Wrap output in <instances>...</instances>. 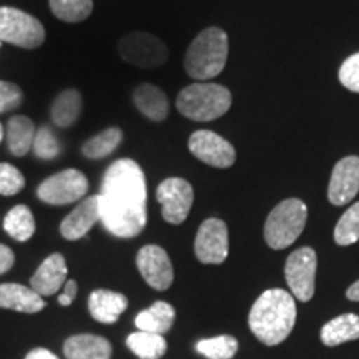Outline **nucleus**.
I'll return each instance as SVG.
<instances>
[{
	"label": "nucleus",
	"mask_w": 359,
	"mask_h": 359,
	"mask_svg": "<svg viewBox=\"0 0 359 359\" xmlns=\"http://www.w3.org/2000/svg\"><path fill=\"white\" fill-rule=\"evenodd\" d=\"M137 268L147 285L156 291L168 290L175 280L173 264L161 246H143L137 255Z\"/></svg>",
	"instance_id": "obj_13"
},
{
	"label": "nucleus",
	"mask_w": 359,
	"mask_h": 359,
	"mask_svg": "<svg viewBox=\"0 0 359 359\" xmlns=\"http://www.w3.org/2000/svg\"><path fill=\"white\" fill-rule=\"evenodd\" d=\"M175 323V308L167 302H156L135 318V326L140 331L163 336L172 330Z\"/></svg>",
	"instance_id": "obj_22"
},
{
	"label": "nucleus",
	"mask_w": 359,
	"mask_h": 359,
	"mask_svg": "<svg viewBox=\"0 0 359 359\" xmlns=\"http://www.w3.org/2000/svg\"><path fill=\"white\" fill-rule=\"evenodd\" d=\"M359 191V156H346L339 160L331 173L327 187V200L336 206L351 201Z\"/></svg>",
	"instance_id": "obj_14"
},
{
	"label": "nucleus",
	"mask_w": 359,
	"mask_h": 359,
	"mask_svg": "<svg viewBox=\"0 0 359 359\" xmlns=\"http://www.w3.org/2000/svg\"><path fill=\"white\" fill-rule=\"evenodd\" d=\"M196 351L206 359H231L238 351V341L230 334L201 339L196 343Z\"/></svg>",
	"instance_id": "obj_29"
},
{
	"label": "nucleus",
	"mask_w": 359,
	"mask_h": 359,
	"mask_svg": "<svg viewBox=\"0 0 359 359\" xmlns=\"http://www.w3.org/2000/svg\"><path fill=\"white\" fill-rule=\"evenodd\" d=\"M0 308L20 313H39L45 308V302L37 291L17 283L0 285Z\"/></svg>",
	"instance_id": "obj_19"
},
{
	"label": "nucleus",
	"mask_w": 359,
	"mask_h": 359,
	"mask_svg": "<svg viewBox=\"0 0 359 359\" xmlns=\"http://www.w3.org/2000/svg\"><path fill=\"white\" fill-rule=\"evenodd\" d=\"M127 346L140 359H160L167 353V341L161 334L137 331L127 338Z\"/></svg>",
	"instance_id": "obj_27"
},
{
	"label": "nucleus",
	"mask_w": 359,
	"mask_h": 359,
	"mask_svg": "<svg viewBox=\"0 0 359 359\" xmlns=\"http://www.w3.org/2000/svg\"><path fill=\"white\" fill-rule=\"evenodd\" d=\"M82 111V95L79 90L67 88L60 92L52 105V122L60 128H69L79 120Z\"/></svg>",
	"instance_id": "obj_24"
},
{
	"label": "nucleus",
	"mask_w": 359,
	"mask_h": 359,
	"mask_svg": "<svg viewBox=\"0 0 359 359\" xmlns=\"http://www.w3.org/2000/svg\"><path fill=\"white\" fill-rule=\"evenodd\" d=\"M2 138H4V127L2 123H0V142H2Z\"/></svg>",
	"instance_id": "obj_39"
},
{
	"label": "nucleus",
	"mask_w": 359,
	"mask_h": 359,
	"mask_svg": "<svg viewBox=\"0 0 359 359\" xmlns=\"http://www.w3.org/2000/svg\"><path fill=\"white\" fill-rule=\"evenodd\" d=\"M123 140V133L118 127H110L103 130L95 137L83 143L82 154L88 160H102L114 154Z\"/></svg>",
	"instance_id": "obj_25"
},
{
	"label": "nucleus",
	"mask_w": 359,
	"mask_h": 359,
	"mask_svg": "<svg viewBox=\"0 0 359 359\" xmlns=\"http://www.w3.org/2000/svg\"><path fill=\"white\" fill-rule=\"evenodd\" d=\"M13 263H15V255L8 246L0 243V275L7 273L8 269H12Z\"/></svg>",
	"instance_id": "obj_36"
},
{
	"label": "nucleus",
	"mask_w": 359,
	"mask_h": 359,
	"mask_svg": "<svg viewBox=\"0 0 359 359\" xmlns=\"http://www.w3.org/2000/svg\"><path fill=\"white\" fill-rule=\"evenodd\" d=\"M191 155L215 168H230L236 160L235 147L218 133L210 130H198L188 140Z\"/></svg>",
	"instance_id": "obj_11"
},
{
	"label": "nucleus",
	"mask_w": 359,
	"mask_h": 359,
	"mask_svg": "<svg viewBox=\"0 0 359 359\" xmlns=\"http://www.w3.org/2000/svg\"><path fill=\"white\" fill-rule=\"evenodd\" d=\"M334 241L339 246H349L359 241V201L339 218L334 228Z\"/></svg>",
	"instance_id": "obj_30"
},
{
	"label": "nucleus",
	"mask_w": 359,
	"mask_h": 359,
	"mask_svg": "<svg viewBox=\"0 0 359 359\" xmlns=\"http://www.w3.org/2000/svg\"><path fill=\"white\" fill-rule=\"evenodd\" d=\"M48 4L53 15L69 24L83 22L93 11V0H48Z\"/></svg>",
	"instance_id": "obj_28"
},
{
	"label": "nucleus",
	"mask_w": 359,
	"mask_h": 359,
	"mask_svg": "<svg viewBox=\"0 0 359 359\" xmlns=\"http://www.w3.org/2000/svg\"><path fill=\"white\" fill-rule=\"evenodd\" d=\"M147 180L135 160L120 158L103 173L100 222L116 238H135L147 226Z\"/></svg>",
	"instance_id": "obj_1"
},
{
	"label": "nucleus",
	"mask_w": 359,
	"mask_h": 359,
	"mask_svg": "<svg viewBox=\"0 0 359 359\" xmlns=\"http://www.w3.org/2000/svg\"><path fill=\"white\" fill-rule=\"evenodd\" d=\"M296 323V303L288 291L275 288L259 296L251 306L248 325L266 346H276L288 338Z\"/></svg>",
	"instance_id": "obj_2"
},
{
	"label": "nucleus",
	"mask_w": 359,
	"mask_h": 359,
	"mask_svg": "<svg viewBox=\"0 0 359 359\" xmlns=\"http://www.w3.org/2000/svg\"><path fill=\"white\" fill-rule=\"evenodd\" d=\"M318 258L316 251L309 246L293 251L286 259L285 276L293 296L299 302L306 303L314 294Z\"/></svg>",
	"instance_id": "obj_9"
},
{
	"label": "nucleus",
	"mask_w": 359,
	"mask_h": 359,
	"mask_svg": "<svg viewBox=\"0 0 359 359\" xmlns=\"http://www.w3.org/2000/svg\"><path fill=\"white\" fill-rule=\"evenodd\" d=\"M346 296L348 299H351V302H359V281L353 283V285L349 286L346 291Z\"/></svg>",
	"instance_id": "obj_38"
},
{
	"label": "nucleus",
	"mask_w": 359,
	"mask_h": 359,
	"mask_svg": "<svg viewBox=\"0 0 359 359\" xmlns=\"http://www.w3.org/2000/svg\"><path fill=\"white\" fill-rule=\"evenodd\" d=\"M25 178L11 163H0V195L13 196L24 190Z\"/></svg>",
	"instance_id": "obj_32"
},
{
	"label": "nucleus",
	"mask_w": 359,
	"mask_h": 359,
	"mask_svg": "<svg viewBox=\"0 0 359 359\" xmlns=\"http://www.w3.org/2000/svg\"><path fill=\"white\" fill-rule=\"evenodd\" d=\"M308 208L302 200L288 198L278 203L264 223V241L269 248L285 250L298 240L306 226Z\"/></svg>",
	"instance_id": "obj_5"
},
{
	"label": "nucleus",
	"mask_w": 359,
	"mask_h": 359,
	"mask_svg": "<svg viewBox=\"0 0 359 359\" xmlns=\"http://www.w3.org/2000/svg\"><path fill=\"white\" fill-rule=\"evenodd\" d=\"M127 306V296L109 290H95L88 298L90 314L103 325H114Z\"/></svg>",
	"instance_id": "obj_17"
},
{
	"label": "nucleus",
	"mask_w": 359,
	"mask_h": 359,
	"mask_svg": "<svg viewBox=\"0 0 359 359\" xmlns=\"http://www.w3.org/2000/svg\"><path fill=\"white\" fill-rule=\"evenodd\" d=\"M193 187L183 178H167L156 188V200L161 205V217L170 224H182L190 215Z\"/></svg>",
	"instance_id": "obj_10"
},
{
	"label": "nucleus",
	"mask_w": 359,
	"mask_h": 359,
	"mask_svg": "<svg viewBox=\"0 0 359 359\" xmlns=\"http://www.w3.org/2000/svg\"><path fill=\"white\" fill-rule=\"evenodd\" d=\"M133 103L142 115L154 122H163L167 120L170 111L168 97L160 87L151 83H142L133 90Z\"/></svg>",
	"instance_id": "obj_18"
},
{
	"label": "nucleus",
	"mask_w": 359,
	"mask_h": 359,
	"mask_svg": "<svg viewBox=\"0 0 359 359\" xmlns=\"http://www.w3.org/2000/svg\"><path fill=\"white\" fill-rule=\"evenodd\" d=\"M35 125L29 116L15 115L7 122V148L13 156H25L32 150L35 138Z\"/></svg>",
	"instance_id": "obj_21"
},
{
	"label": "nucleus",
	"mask_w": 359,
	"mask_h": 359,
	"mask_svg": "<svg viewBox=\"0 0 359 359\" xmlns=\"http://www.w3.org/2000/svg\"><path fill=\"white\" fill-rule=\"evenodd\" d=\"M42 22L15 7H0V42L34 50L45 42Z\"/></svg>",
	"instance_id": "obj_6"
},
{
	"label": "nucleus",
	"mask_w": 359,
	"mask_h": 359,
	"mask_svg": "<svg viewBox=\"0 0 359 359\" xmlns=\"http://www.w3.org/2000/svg\"><path fill=\"white\" fill-rule=\"evenodd\" d=\"M77 283L74 280H67L64 285V293L58 296V303H60L62 306H70V304L74 303L75 296H77Z\"/></svg>",
	"instance_id": "obj_35"
},
{
	"label": "nucleus",
	"mask_w": 359,
	"mask_h": 359,
	"mask_svg": "<svg viewBox=\"0 0 359 359\" xmlns=\"http://www.w3.org/2000/svg\"><path fill=\"white\" fill-rule=\"evenodd\" d=\"M359 339V316L348 313L341 314L330 323H326L321 330V341L326 346H339L346 341Z\"/></svg>",
	"instance_id": "obj_23"
},
{
	"label": "nucleus",
	"mask_w": 359,
	"mask_h": 359,
	"mask_svg": "<svg viewBox=\"0 0 359 359\" xmlns=\"http://www.w3.org/2000/svg\"><path fill=\"white\" fill-rule=\"evenodd\" d=\"M32 150L40 160H53L60 154V143H58L55 133L48 127H40L35 132Z\"/></svg>",
	"instance_id": "obj_31"
},
{
	"label": "nucleus",
	"mask_w": 359,
	"mask_h": 359,
	"mask_svg": "<svg viewBox=\"0 0 359 359\" xmlns=\"http://www.w3.org/2000/svg\"><path fill=\"white\" fill-rule=\"evenodd\" d=\"M4 230L17 241H29L35 233V218L29 206H13L4 218Z\"/></svg>",
	"instance_id": "obj_26"
},
{
	"label": "nucleus",
	"mask_w": 359,
	"mask_h": 359,
	"mask_svg": "<svg viewBox=\"0 0 359 359\" xmlns=\"http://www.w3.org/2000/svg\"><path fill=\"white\" fill-rule=\"evenodd\" d=\"M339 82L351 92L359 93V52L343 62L339 69Z\"/></svg>",
	"instance_id": "obj_34"
},
{
	"label": "nucleus",
	"mask_w": 359,
	"mask_h": 359,
	"mask_svg": "<svg viewBox=\"0 0 359 359\" xmlns=\"http://www.w3.org/2000/svg\"><path fill=\"white\" fill-rule=\"evenodd\" d=\"M98 222H100V200L98 195H93L85 198L74 212L67 215L60 224V233L65 240H80Z\"/></svg>",
	"instance_id": "obj_15"
},
{
	"label": "nucleus",
	"mask_w": 359,
	"mask_h": 359,
	"mask_svg": "<svg viewBox=\"0 0 359 359\" xmlns=\"http://www.w3.org/2000/svg\"><path fill=\"white\" fill-rule=\"evenodd\" d=\"M25 359H58V358L52 351H48V349L37 348V349H32V351L27 354Z\"/></svg>",
	"instance_id": "obj_37"
},
{
	"label": "nucleus",
	"mask_w": 359,
	"mask_h": 359,
	"mask_svg": "<svg viewBox=\"0 0 359 359\" xmlns=\"http://www.w3.org/2000/svg\"><path fill=\"white\" fill-rule=\"evenodd\" d=\"M228 228L218 218L201 223L195 238V257L205 264H222L228 258Z\"/></svg>",
	"instance_id": "obj_12"
},
{
	"label": "nucleus",
	"mask_w": 359,
	"mask_h": 359,
	"mask_svg": "<svg viewBox=\"0 0 359 359\" xmlns=\"http://www.w3.org/2000/svg\"><path fill=\"white\" fill-rule=\"evenodd\" d=\"M87 177L82 172H79V170L69 168L43 180L37 188V196L43 203L60 206L75 203L83 195H87Z\"/></svg>",
	"instance_id": "obj_8"
},
{
	"label": "nucleus",
	"mask_w": 359,
	"mask_h": 359,
	"mask_svg": "<svg viewBox=\"0 0 359 359\" xmlns=\"http://www.w3.org/2000/svg\"><path fill=\"white\" fill-rule=\"evenodd\" d=\"M67 263L60 253H53L40 264L30 280V288L40 296H52L64 288L67 283Z\"/></svg>",
	"instance_id": "obj_16"
},
{
	"label": "nucleus",
	"mask_w": 359,
	"mask_h": 359,
	"mask_svg": "<svg viewBox=\"0 0 359 359\" xmlns=\"http://www.w3.org/2000/svg\"><path fill=\"white\" fill-rule=\"evenodd\" d=\"M67 359H110L111 344L102 336L75 334L64 344Z\"/></svg>",
	"instance_id": "obj_20"
},
{
	"label": "nucleus",
	"mask_w": 359,
	"mask_h": 359,
	"mask_svg": "<svg viewBox=\"0 0 359 359\" xmlns=\"http://www.w3.org/2000/svg\"><path fill=\"white\" fill-rule=\"evenodd\" d=\"M228 58V35L218 27H208L196 35L185 55V70L198 82L218 77Z\"/></svg>",
	"instance_id": "obj_3"
},
{
	"label": "nucleus",
	"mask_w": 359,
	"mask_h": 359,
	"mask_svg": "<svg viewBox=\"0 0 359 359\" xmlns=\"http://www.w3.org/2000/svg\"><path fill=\"white\" fill-rule=\"evenodd\" d=\"M24 102V92L19 85L0 80V114L19 109Z\"/></svg>",
	"instance_id": "obj_33"
},
{
	"label": "nucleus",
	"mask_w": 359,
	"mask_h": 359,
	"mask_svg": "<svg viewBox=\"0 0 359 359\" xmlns=\"http://www.w3.org/2000/svg\"><path fill=\"white\" fill-rule=\"evenodd\" d=\"M231 107V93L223 85L196 82L178 93L177 109L193 122H212Z\"/></svg>",
	"instance_id": "obj_4"
},
{
	"label": "nucleus",
	"mask_w": 359,
	"mask_h": 359,
	"mask_svg": "<svg viewBox=\"0 0 359 359\" xmlns=\"http://www.w3.org/2000/svg\"><path fill=\"white\" fill-rule=\"evenodd\" d=\"M116 50L123 62L140 69H158L168 60L167 45L147 32L123 35L116 43Z\"/></svg>",
	"instance_id": "obj_7"
}]
</instances>
